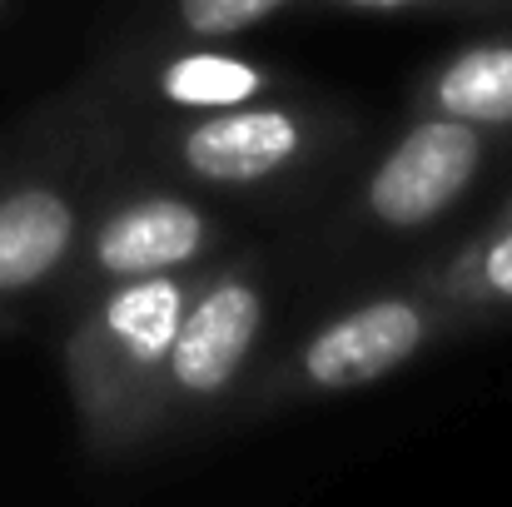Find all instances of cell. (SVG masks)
<instances>
[{
    "label": "cell",
    "mask_w": 512,
    "mask_h": 507,
    "mask_svg": "<svg viewBox=\"0 0 512 507\" xmlns=\"http://www.w3.org/2000/svg\"><path fill=\"white\" fill-rule=\"evenodd\" d=\"M130 105L80 70L0 130V304L45 309L95 199L130 160Z\"/></svg>",
    "instance_id": "6da1fadb"
},
{
    "label": "cell",
    "mask_w": 512,
    "mask_h": 507,
    "mask_svg": "<svg viewBox=\"0 0 512 507\" xmlns=\"http://www.w3.org/2000/svg\"><path fill=\"white\" fill-rule=\"evenodd\" d=\"M368 135L373 120L358 105L299 85L224 110L140 120L130 155L249 214H289L314 209L368 150Z\"/></svg>",
    "instance_id": "7a4b0ae2"
},
{
    "label": "cell",
    "mask_w": 512,
    "mask_h": 507,
    "mask_svg": "<svg viewBox=\"0 0 512 507\" xmlns=\"http://www.w3.org/2000/svg\"><path fill=\"white\" fill-rule=\"evenodd\" d=\"M503 169H512V130L408 110L403 125L363 150L314 204L309 234L289 239L294 274H334L438 239Z\"/></svg>",
    "instance_id": "3957f363"
},
{
    "label": "cell",
    "mask_w": 512,
    "mask_h": 507,
    "mask_svg": "<svg viewBox=\"0 0 512 507\" xmlns=\"http://www.w3.org/2000/svg\"><path fill=\"white\" fill-rule=\"evenodd\" d=\"M289 279H294L289 244H274L264 234H249L204 264L135 403L120 468L229 428L244 383L254 378V368L274 343Z\"/></svg>",
    "instance_id": "277c9868"
},
{
    "label": "cell",
    "mask_w": 512,
    "mask_h": 507,
    "mask_svg": "<svg viewBox=\"0 0 512 507\" xmlns=\"http://www.w3.org/2000/svg\"><path fill=\"white\" fill-rule=\"evenodd\" d=\"M473 334H488L483 319H473L448 294L428 289L418 274L398 269L339 299L299 334L274 338L264 363L244 383L229 428H249L264 418H284L343 393L373 388L398 368L428 358L433 348Z\"/></svg>",
    "instance_id": "5b68a950"
},
{
    "label": "cell",
    "mask_w": 512,
    "mask_h": 507,
    "mask_svg": "<svg viewBox=\"0 0 512 507\" xmlns=\"http://www.w3.org/2000/svg\"><path fill=\"white\" fill-rule=\"evenodd\" d=\"M199 269H165L105 284L55 309V358L75 418V443L90 468H120L135 403L199 284Z\"/></svg>",
    "instance_id": "8992f818"
},
{
    "label": "cell",
    "mask_w": 512,
    "mask_h": 507,
    "mask_svg": "<svg viewBox=\"0 0 512 507\" xmlns=\"http://www.w3.org/2000/svg\"><path fill=\"white\" fill-rule=\"evenodd\" d=\"M254 224H259V214H249L229 199H214V194L165 174L160 165L130 155L105 184V194L95 199V209L45 299V314H55L105 284H120V279L199 269V264L219 259L224 249H234L239 239H249Z\"/></svg>",
    "instance_id": "52a82bcc"
},
{
    "label": "cell",
    "mask_w": 512,
    "mask_h": 507,
    "mask_svg": "<svg viewBox=\"0 0 512 507\" xmlns=\"http://www.w3.org/2000/svg\"><path fill=\"white\" fill-rule=\"evenodd\" d=\"M90 70L130 105L135 120L224 110V105H244V100H264V95H284V90L309 85L299 70L239 50V40L115 35Z\"/></svg>",
    "instance_id": "ba28073f"
},
{
    "label": "cell",
    "mask_w": 512,
    "mask_h": 507,
    "mask_svg": "<svg viewBox=\"0 0 512 507\" xmlns=\"http://www.w3.org/2000/svg\"><path fill=\"white\" fill-rule=\"evenodd\" d=\"M403 105L418 115L512 130V10L478 20L473 35L423 60L403 90Z\"/></svg>",
    "instance_id": "9c48e42d"
},
{
    "label": "cell",
    "mask_w": 512,
    "mask_h": 507,
    "mask_svg": "<svg viewBox=\"0 0 512 507\" xmlns=\"http://www.w3.org/2000/svg\"><path fill=\"white\" fill-rule=\"evenodd\" d=\"M428 289L463 304L483 329L512 324V224H468L403 264Z\"/></svg>",
    "instance_id": "30bf717a"
},
{
    "label": "cell",
    "mask_w": 512,
    "mask_h": 507,
    "mask_svg": "<svg viewBox=\"0 0 512 507\" xmlns=\"http://www.w3.org/2000/svg\"><path fill=\"white\" fill-rule=\"evenodd\" d=\"M314 10V0H150L120 35L140 40H244L284 15Z\"/></svg>",
    "instance_id": "8fae6325"
},
{
    "label": "cell",
    "mask_w": 512,
    "mask_h": 507,
    "mask_svg": "<svg viewBox=\"0 0 512 507\" xmlns=\"http://www.w3.org/2000/svg\"><path fill=\"white\" fill-rule=\"evenodd\" d=\"M314 10L383 15V20H488L508 15L512 0H314Z\"/></svg>",
    "instance_id": "7c38bea8"
},
{
    "label": "cell",
    "mask_w": 512,
    "mask_h": 507,
    "mask_svg": "<svg viewBox=\"0 0 512 507\" xmlns=\"http://www.w3.org/2000/svg\"><path fill=\"white\" fill-rule=\"evenodd\" d=\"M25 319H30V309H15V304H0V338L20 334V329H25Z\"/></svg>",
    "instance_id": "4fadbf2b"
},
{
    "label": "cell",
    "mask_w": 512,
    "mask_h": 507,
    "mask_svg": "<svg viewBox=\"0 0 512 507\" xmlns=\"http://www.w3.org/2000/svg\"><path fill=\"white\" fill-rule=\"evenodd\" d=\"M478 224H512V184H508V194H503L493 209H483V214H478Z\"/></svg>",
    "instance_id": "5bb4252c"
},
{
    "label": "cell",
    "mask_w": 512,
    "mask_h": 507,
    "mask_svg": "<svg viewBox=\"0 0 512 507\" xmlns=\"http://www.w3.org/2000/svg\"><path fill=\"white\" fill-rule=\"evenodd\" d=\"M5 5H10V0H0V15H5Z\"/></svg>",
    "instance_id": "9a60e30c"
}]
</instances>
